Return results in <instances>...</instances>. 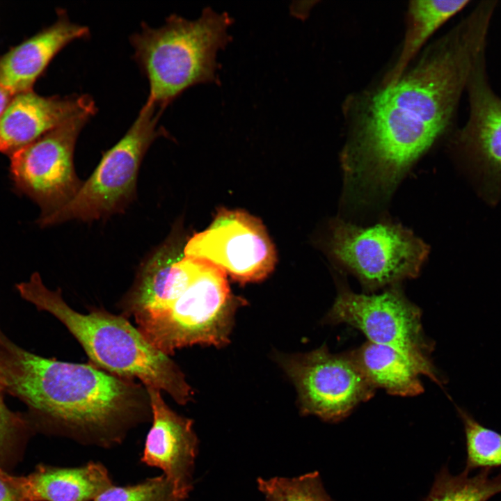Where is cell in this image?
I'll use <instances>...</instances> for the list:
<instances>
[{
	"label": "cell",
	"mask_w": 501,
	"mask_h": 501,
	"mask_svg": "<svg viewBox=\"0 0 501 501\" xmlns=\"http://www.w3.org/2000/svg\"><path fill=\"white\" fill-rule=\"evenodd\" d=\"M493 13L477 5L423 49L394 84L349 95L342 106L344 199L355 207L388 199L409 168L450 138L477 61L486 54Z\"/></svg>",
	"instance_id": "6da1fadb"
},
{
	"label": "cell",
	"mask_w": 501,
	"mask_h": 501,
	"mask_svg": "<svg viewBox=\"0 0 501 501\" xmlns=\"http://www.w3.org/2000/svg\"><path fill=\"white\" fill-rule=\"evenodd\" d=\"M0 388L67 436L109 447L152 418L147 388L92 363L47 358L0 340Z\"/></svg>",
	"instance_id": "7a4b0ae2"
},
{
	"label": "cell",
	"mask_w": 501,
	"mask_h": 501,
	"mask_svg": "<svg viewBox=\"0 0 501 501\" xmlns=\"http://www.w3.org/2000/svg\"><path fill=\"white\" fill-rule=\"evenodd\" d=\"M16 287L24 299L51 314L67 328L90 363L113 375L138 379L145 388L163 390L178 404L191 399L192 390L178 366L123 315L102 309L80 313L65 301L61 289L47 288L38 273Z\"/></svg>",
	"instance_id": "3957f363"
},
{
	"label": "cell",
	"mask_w": 501,
	"mask_h": 501,
	"mask_svg": "<svg viewBox=\"0 0 501 501\" xmlns=\"http://www.w3.org/2000/svg\"><path fill=\"white\" fill-rule=\"evenodd\" d=\"M232 19L205 8L196 20L173 14L158 28L141 24L129 41L149 84L146 102L164 110L189 88L216 83L217 53L231 40Z\"/></svg>",
	"instance_id": "277c9868"
},
{
	"label": "cell",
	"mask_w": 501,
	"mask_h": 501,
	"mask_svg": "<svg viewBox=\"0 0 501 501\" xmlns=\"http://www.w3.org/2000/svg\"><path fill=\"white\" fill-rule=\"evenodd\" d=\"M238 305L225 271L202 260L196 278L173 303L143 312L134 319L146 340L169 355L193 344H225Z\"/></svg>",
	"instance_id": "5b68a950"
},
{
	"label": "cell",
	"mask_w": 501,
	"mask_h": 501,
	"mask_svg": "<svg viewBox=\"0 0 501 501\" xmlns=\"http://www.w3.org/2000/svg\"><path fill=\"white\" fill-rule=\"evenodd\" d=\"M163 110L145 102L123 137L102 157L75 196L45 218L41 227L71 220L85 222L123 212L132 202L140 166L151 144L167 132L158 126Z\"/></svg>",
	"instance_id": "8992f818"
},
{
	"label": "cell",
	"mask_w": 501,
	"mask_h": 501,
	"mask_svg": "<svg viewBox=\"0 0 501 501\" xmlns=\"http://www.w3.org/2000/svg\"><path fill=\"white\" fill-rule=\"evenodd\" d=\"M326 248L333 260L367 292L416 277L429 253L422 239L390 221L363 227L334 219Z\"/></svg>",
	"instance_id": "52a82bcc"
},
{
	"label": "cell",
	"mask_w": 501,
	"mask_h": 501,
	"mask_svg": "<svg viewBox=\"0 0 501 501\" xmlns=\"http://www.w3.org/2000/svg\"><path fill=\"white\" fill-rule=\"evenodd\" d=\"M326 320L351 326L360 330L368 341L399 351L415 365L421 375L440 384L429 359L433 344L424 335L421 311L398 287L391 286L377 294H364L340 286Z\"/></svg>",
	"instance_id": "ba28073f"
},
{
	"label": "cell",
	"mask_w": 501,
	"mask_h": 501,
	"mask_svg": "<svg viewBox=\"0 0 501 501\" xmlns=\"http://www.w3.org/2000/svg\"><path fill=\"white\" fill-rule=\"evenodd\" d=\"M92 116L72 119L10 156L15 189L40 207L38 219L53 214L77 193L83 182L74 166L78 136Z\"/></svg>",
	"instance_id": "9c48e42d"
},
{
	"label": "cell",
	"mask_w": 501,
	"mask_h": 501,
	"mask_svg": "<svg viewBox=\"0 0 501 501\" xmlns=\"http://www.w3.org/2000/svg\"><path fill=\"white\" fill-rule=\"evenodd\" d=\"M281 363L297 390L301 412L326 422L344 419L376 390L351 351L334 354L321 347Z\"/></svg>",
	"instance_id": "30bf717a"
},
{
	"label": "cell",
	"mask_w": 501,
	"mask_h": 501,
	"mask_svg": "<svg viewBox=\"0 0 501 501\" xmlns=\"http://www.w3.org/2000/svg\"><path fill=\"white\" fill-rule=\"evenodd\" d=\"M184 255L207 260L241 283L263 280L276 262L274 246L262 223L245 212L225 209L186 242Z\"/></svg>",
	"instance_id": "8fae6325"
},
{
	"label": "cell",
	"mask_w": 501,
	"mask_h": 501,
	"mask_svg": "<svg viewBox=\"0 0 501 501\" xmlns=\"http://www.w3.org/2000/svg\"><path fill=\"white\" fill-rule=\"evenodd\" d=\"M152 424L147 435L141 461L161 469L175 496L184 501L193 488V472L198 440L192 421L173 411L159 390L146 388Z\"/></svg>",
	"instance_id": "7c38bea8"
},
{
	"label": "cell",
	"mask_w": 501,
	"mask_h": 501,
	"mask_svg": "<svg viewBox=\"0 0 501 501\" xmlns=\"http://www.w3.org/2000/svg\"><path fill=\"white\" fill-rule=\"evenodd\" d=\"M181 250V240L173 232L145 259L121 301L124 317L166 308L188 288L202 260L182 256Z\"/></svg>",
	"instance_id": "4fadbf2b"
},
{
	"label": "cell",
	"mask_w": 501,
	"mask_h": 501,
	"mask_svg": "<svg viewBox=\"0 0 501 501\" xmlns=\"http://www.w3.org/2000/svg\"><path fill=\"white\" fill-rule=\"evenodd\" d=\"M97 108L88 95H16L0 116V152L9 157L56 127L75 118L93 116Z\"/></svg>",
	"instance_id": "5bb4252c"
},
{
	"label": "cell",
	"mask_w": 501,
	"mask_h": 501,
	"mask_svg": "<svg viewBox=\"0 0 501 501\" xmlns=\"http://www.w3.org/2000/svg\"><path fill=\"white\" fill-rule=\"evenodd\" d=\"M466 93L468 117L448 138L450 144L467 159L501 173V97L490 84L486 54L475 63Z\"/></svg>",
	"instance_id": "9a60e30c"
},
{
	"label": "cell",
	"mask_w": 501,
	"mask_h": 501,
	"mask_svg": "<svg viewBox=\"0 0 501 501\" xmlns=\"http://www.w3.org/2000/svg\"><path fill=\"white\" fill-rule=\"evenodd\" d=\"M89 35L88 27L71 22L61 9L53 24L0 56V85L15 95L33 90L38 79L61 49Z\"/></svg>",
	"instance_id": "2e32d148"
},
{
	"label": "cell",
	"mask_w": 501,
	"mask_h": 501,
	"mask_svg": "<svg viewBox=\"0 0 501 501\" xmlns=\"http://www.w3.org/2000/svg\"><path fill=\"white\" fill-rule=\"evenodd\" d=\"M26 501H92L113 486L108 470L100 463L75 468L40 466L19 477Z\"/></svg>",
	"instance_id": "e0dca14e"
},
{
	"label": "cell",
	"mask_w": 501,
	"mask_h": 501,
	"mask_svg": "<svg viewBox=\"0 0 501 501\" xmlns=\"http://www.w3.org/2000/svg\"><path fill=\"white\" fill-rule=\"evenodd\" d=\"M471 2L470 0L410 1L406 7L404 34L399 55L380 84L390 85L397 81L431 36Z\"/></svg>",
	"instance_id": "ac0fdd59"
},
{
	"label": "cell",
	"mask_w": 501,
	"mask_h": 501,
	"mask_svg": "<svg viewBox=\"0 0 501 501\" xmlns=\"http://www.w3.org/2000/svg\"><path fill=\"white\" fill-rule=\"evenodd\" d=\"M351 352L375 388H381L390 395L401 397L415 396L423 392L420 372L399 351L367 341Z\"/></svg>",
	"instance_id": "d6986e66"
},
{
	"label": "cell",
	"mask_w": 501,
	"mask_h": 501,
	"mask_svg": "<svg viewBox=\"0 0 501 501\" xmlns=\"http://www.w3.org/2000/svg\"><path fill=\"white\" fill-rule=\"evenodd\" d=\"M491 474V470L483 469L474 476L465 470L454 475L443 467L424 501H487L501 493V474Z\"/></svg>",
	"instance_id": "ffe728a7"
},
{
	"label": "cell",
	"mask_w": 501,
	"mask_h": 501,
	"mask_svg": "<svg viewBox=\"0 0 501 501\" xmlns=\"http://www.w3.org/2000/svg\"><path fill=\"white\" fill-rule=\"evenodd\" d=\"M466 437L464 470L470 472L501 467V434L481 425L466 411L459 409Z\"/></svg>",
	"instance_id": "44dd1931"
},
{
	"label": "cell",
	"mask_w": 501,
	"mask_h": 501,
	"mask_svg": "<svg viewBox=\"0 0 501 501\" xmlns=\"http://www.w3.org/2000/svg\"><path fill=\"white\" fill-rule=\"evenodd\" d=\"M257 486L266 501H331L317 471L294 478H259Z\"/></svg>",
	"instance_id": "7402d4cb"
},
{
	"label": "cell",
	"mask_w": 501,
	"mask_h": 501,
	"mask_svg": "<svg viewBox=\"0 0 501 501\" xmlns=\"http://www.w3.org/2000/svg\"><path fill=\"white\" fill-rule=\"evenodd\" d=\"M92 501H180L163 474L131 486H112Z\"/></svg>",
	"instance_id": "603a6c76"
},
{
	"label": "cell",
	"mask_w": 501,
	"mask_h": 501,
	"mask_svg": "<svg viewBox=\"0 0 501 501\" xmlns=\"http://www.w3.org/2000/svg\"><path fill=\"white\" fill-rule=\"evenodd\" d=\"M3 392L0 388V459L10 451L24 425L22 418L6 405Z\"/></svg>",
	"instance_id": "cb8c5ba5"
},
{
	"label": "cell",
	"mask_w": 501,
	"mask_h": 501,
	"mask_svg": "<svg viewBox=\"0 0 501 501\" xmlns=\"http://www.w3.org/2000/svg\"><path fill=\"white\" fill-rule=\"evenodd\" d=\"M0 501H26L19 486V477H0Z\"/></svg>",
	"instance_id": "d4e9b609"
},
{
	"label": "cell",
	"mask_w": 501,
	"mask_h": 501,
	"mask_svg": "<svg viewBox=\"0 0 501 501\" xmlns=\"http://www.w3.org/2000/svg\"><path fill=\"white\" fill-rule=\"evenodd\" d=\"M15 96L10 91L0 85V116L3 113Z\"/></svg>",
	"instance_id": "484cf974"
},
{
	"label": "cell",
	"mask_w": 501,
	"mask_h": 501,
	"mask_svg": "<svg viewBox=\"0 0 501 501\" xmlns=\"http://www.w3.org/2000/svg\"><path fill=\"white\" fill-rule=\"evenodd\" d=\"M11 476L12 475H10L9 474H8L6 472L3 470L1 469V468L0 467V477L4 478V479H8V478H10Z\"/></svg>",
	"instance_id": "4316f807"
},
{
	"label": "cell",
	"mask_w": 501,
	"mask_h": 501,
	"mask_svg": "<svg viewBox=\"0 0 501 501\" xmlns=\"http://www.w3.org/2000/svg\"><path fill=\"white\" fill-rule=\"evenodd\" d=\"M1 336H2V334H1V331H0V340H1Z\"/></svg>",
	"instance_id": "83f0119b"
}]
</instances>
